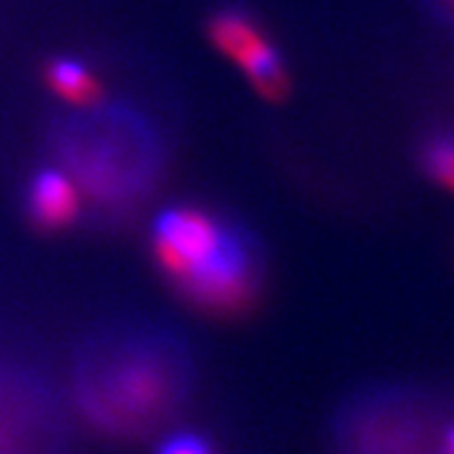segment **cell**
I'll list each match as a JSON object with an SVG mask.
<instances>
[{"label": "cell", "mask_w": 454, "mask_h": 454, "mask_svg": "<svg viewBox=\"0 0 454 454\" xmlns=\"http://www.w3.org/2000/svg\"><path fill=\"white\" fill-rule=\"evenodd\" d=\"M195 389L192 343L146 318L91 328L74 346L66 376L74 419L127 444L164 434L192 404Z\"/></svg>", "instance_id": "cell-1"}, {"label": "cell", "mask_w": 454, "mask_h": 454, "mask_svg": "<svg viewBox=\"0 0 454 454\" xmlns=\"http://www.w3.org/2000/svg\"><path fill=\"white\" fill-rule=\"evenodd\" d=\"M152 258L172 288L197 309L230 316L247 309L260 286V260L240 227L195 205L157 212Z\"/></svg>", "instance_id": "cell-2"}, {"label": "cell", "mask_w": 454, "mask_h": 454, "mask_svg": "<svg viewBox=\"0 0 454 454\" xmlns=\"http://www.w3.org/2000/svg\"><path fill=\"white\" fill-rule=\"evenodd\" d=\"M74 422L66 384L28 354L0 348V454H71Z\"/></svg>", "instance_id": "cell-3"}, {"label": "cell", "mask_w": 454, "mask_h": 454, "mask_svg": "<svg viewBox=\"0 0 454 454\" xmlns=\"http://www.w3.org/2000/svg\"><path fill=\"white\" fill-rule=\"evenodd\" d=\"M210 38L217 49L247 76L265 98H283L288 91V71L270 38L240 8L217 11L210 20Z\"/></svg>", "instance_id": "cell-4"}, {"label": "cell", "mask_w": 454, "mask_h": 454, "mask_svg": "<svg viewBox=\"0 0 454 454\" xmlns=\"http://www.w3.org/2000/svg\"><path fill=\"white\" fill-rule=\"evenodd\" d=\"M26 207L31 220L43 230H64L82 210V187L64 167L38 169L28 182Z\"/></svg>", "instance_id": "cell-5"}, {"label": "cell", "mask_w": 454, "mask_h": 454, "mask_svg": "<svg viewBox=\"0 0 454 454\" xmlns=\"http://www.w3.org/2000/svg\"><path fill=\"white\" fill-rule=\"evenodd\" d=\"M46 83L59 98L74 106H89L98 98V79L94 68L76 56H56L46 66Z\"/></svg>", "instance_id": "cell-6"}, {"label": "cell", "mask_w": 454, "mask_h": 454, "mask_svg": "<svg viewBox=\"0 0 454 454\" xmlns=\"http://www.w3.org/2000/svg\"><path fill=\"white\" fill-rule=\"evenodd\" d=\"M424 167L439 184L454 192V137L439 134L424 146Z\"/></svg>", "instance_id": "cell-7"}, {"label": "cell", "mask_w": 454, "mask_h": 454, "mask_svg": "<svg viewBox=\"0 0 454 454\" xmlns=\"http://www.w3.org/2000/svg\"><path fill=\"white\" fill-rule=\"evenodd\" d=\"M157 454H217L210 439L197 432H164Z\"/></svg>", "instance_id": "cell-8"}, {"label": "cell", "mask_w": 454, "mask_h": 454, "mask_svg": "<svg viewBox=\"0 0 454 454\" xmlns=\"http://www.w3.org/2000/svg\"><path fill=\"white\" fill-rule=\"evenodd\" d=\"M444 454H454V429L450 432V437H447V444H444Z\"/></svg>", "instance_id": "cell-9"}]
</instances>
